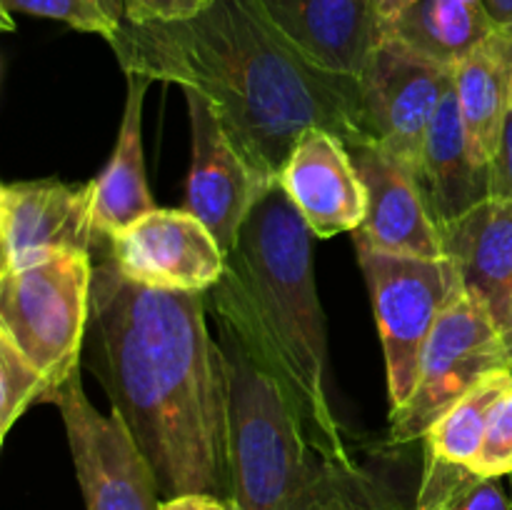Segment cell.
Masks as SVG:
<instances>
[{
  "label": "cell",
  "instance_id": "1",
  "mask_svg": "<svg viewBox=\"0 0 512 510\" xmlns=\"http://www.w3.org/2000/svg\"><path fill=\"white\" fill-rule=\"evenodd\" d=\"M95 255L85 365L150 460L163 500L230 498L228 383L203 293L125 278Z\"/></svg>",
  "mask_w": 512,
  "mask_h": 510
},
{
  "label": "cell",
  "instance_id": "2",
  "mask_svg": "<svg viewBox=\"0 0 512 510\" xmlns=\"http://www.w3.org/2000/svg\"><path fill=\"white\" fill-rule=\"evenodd\" d=\"M110 48L125 73L203 95L270 188L308 130H333L348 148L373 143L358 78L305 58L270 23L260 0H215L175 23L123 20Z\"/></svg>",
  "mask_w": 512,
  "mask_h": 510
},
{
  "label": "cell",
  "instance_id": "3",
  "mask_svg": "<svg viewBox=\"0 0 512 510\" xmlns=\"http://www.w3.org/2000/svg\"><path fill=\"white\" fill-rule=\"evenodd\" d=\"M210 300L220 328L280 385L313 448L333 463H353L328 393L313 233L280 185L243 223Z\"/></svg>",
  "mask_w": 512,
  "mask_h": 510
},
{
  "label": "cell",
  "instance_id": "4",
  "mask_svg": "<svg viewBox=\"0 0 512 510\" xmlns=\"http://www.w3.org/2000/svg\"><path fill=\"white\" fill-rule=\"evenodd\" d=\"M228 383V480L233 510H310L333 460L310 443L280 385L220 328Z\"/></svg>",
  "mask_w": 512,
  "mask_h": 510
},
{
  "label": "cell",
  "instance_id": "5",
  "mask_svg": "<svg viewBox=\"0 0 512 510\" xmlns=\"http://www.w3.org/2000/svg\"><path fill=\"white\" fill-rule=\"evenodd\" d=\"M95 260L60 253L0 273V333L8 335L55 390L80 370L93 305Z\"/></svg>",
  "mask_w": 512,
  "mask_h": 510
},
{
  "label": "cell",
  "instance_id": "6",
  "mask_svg": "<svg viewBox=\"0 0 512 510\" xmlns=\"http://www.w3.org/2000/svg\"><path fill=\"white\" fill-rule=\"evenodd\" d=\"M355 250L383 343L393 413L413 395L430 333L443 310L463 290V283L448 258L393 255L368 245H355Z\"/></svg>",
  "mask_w": 512,
  "mask_h": 510
},
{
  "label": "cell",
  "instance_id": "7",
  "mask_svg": "<svg viewBox=\"0 0 512 510\" xmlns=\"http://www.w3.org/2000/svg\"><path fill=\"white\" fill-rule=\"evenodd\" d=\"M503 368H508L503 330L483 300L460 290L430 333L413 395L390 413V443L423 440L465 393Z\"/></svg>",
  "mask_w": 512,
  "mask_h": 510
},
{
  "label": "cell",
  "instance_id": "8",
  "mask_svg": "<svg viewBox=\"0 0 512 510\" xmlns=\"http://www.w3.org/2000/svg\"><path fill=\"white\" fill-rule=\"evenodd\" d=\"M88 510H160L158 478L118 413L88 400L80 370L53 393Z\"/></svg>",
  "mask_w": 512,
  "mask_h": 510
},
{
  "label": "cell",
  "instance_id": "9",
  "mask_svg": "<svg viewBox=\"0 0 512 510\" xmlns=\"http://www.w3.org/2000/svg\"><path fill=\"white\" fill-rule=\"evenodd\" d=\"M453 83L450 65L420 55L400 40H380L358 78L370 140L415 173L430 123Z\"/></svg>",
  "mask_w": 512,
  "mask_h": 510
},
{
  "label": "cell",
  "instance_id": "10",
  "mask_svg": "<svg viewBox=\"0 0 512 510\" xmlns=\"http://www.w3.org/2000/svg\"><path fill=\"white\" fill-rule=\"evenodd\" d=\"M93 220L90 183H8L0 188V273L28 268L60 253H88L103 248Z\"/></svg>",
  "mask_w": 512,
  "mask_h": 510
},
{
  "label": "cell",
  "instance_id": "11",
  "mask_svg": "<svg viewBox=\"0 0 512 510\" xmlns=\"http://www.w3.org/2000/svg\"><path fill=\"white\" fill-rule=\"evenodd\" d=\"M103 253L135 283L190 293L213 288L228 258L215 235L183 208H155L105 240Z\"/></svg>",
  "mask_w": 512,
  "mask_h": 510
},
{
  "label": "cell",
  "instance_id": "12",
  "mask_svg": "<svg viewBox=\"0 0 512 510\" xmlns=\"http://www.w3.org/2000/svg\"><path fill=\"white\" fill-rule=\"evenodd\" d=\"M185 100L193 130V163L183 210L195 215L228 255L248 215L275 185L270 188L253 173L203 95L185 90Z\"/></svg>",
  "mask_w": 512,
  "mask_h": 510
},
{
  "label": "cell",
  "instance_id": "13",
  "mask_svg": "<svg viewBox=\"0 0 512 510\" xmlns=\"http://www.w3.org/2000/svg\"><path fill=\"white\" fill-rule=\"evenodd\" d=\"M278 185L303 215L313 238L355 233L368 215V188L348 143L333 130H308L280 170Z\"/></svg>",
  "mask_w": 512,
  "mask_h": 510
},
{
  "label": "cell",
  "instance_id": "14",
  "mask_svg": "<svg viewBox=\"0 0 512 510\" xmlns=\"http://www.w3.org/2000/svg\"><path fill=\"white\" fill-rule=\"evenodd\" d=\"M350 153L368 188V215L353 233L355 245L413 258H445L440 228L413 170L378 143L350 145Z\"/></svg>",
  "mask_w": 512,
  "mask_h": 510
},
{
  "label": "cell",
  "instance_id": "15",
  "mask_svg": "<svg viewBox=\"0 0 512 510\" xmlns=\"http://www.w3.org/2000/svg\"><path fill=\"white\" fill-rule=\"evenodd\" d=\"M270 23L315 65L360 78L383 40L375 0H260Z\"/></svg>",
  "mask_w": 512,
  "mask_h": 510
},
{
  "label": "cell",
  "instance_id": "16",
  "mask_svg": "<svg viewBox=\"0 0 512 510\" xmlns=\"http://www.w3.org/2000/svg\"><path fill=\"white\" fill-rule=\"evenodd\" d=\"M445 258L465 293L483 300L505 333L512 315V203L488 198L440 225Z\"/></svg>",
  "mask_w": 512,
  "mask_h": 510
},
{
  "label": "cell",
  "instance_id": "17",
  "mask_svg": "<svg viewBox=\"0 0 512 510\" xmlns=\"http://www.w3.org/2000/svg\"><path fill=\"white\" fill-rule=\"evenodd\" d=\"M415 180L438 228L490 198V168L473 158L455 83L425 135Z\"/></svg>",
  "mask_w": 512,
  "mask_h": 510
},
{
  "label": "cell",
  "instance_id": "18",
  "mask_svg": "<svg viewBox=\"0 0 512 510\" xmlns=\"http://www.w3.org/2000/svg\"><path fill=\"white\" fill-rule=\"evenodd\" d=\"M125 78L128 95L118 140L108 165L93 180V220L105 240L155 210L143 153V103L153 80L135 73H125Z\"/></svg>",
  "mask_w": 512,
  "mask_h": 510
},
{
  "label": "cell",
  "instance_id": "19",
  "mask_svg": "<svg viewBox=\"0 0 512 510\" xmlns=\"http://www.w3.org/2000/svg\"><path fill=\"white\" fill-rule=\"evenodd\" d=\"M473 158L488 165L512 108V30L498 28L453 68Z\"/></svg>",
  "mask_w": 512,
  "mask_h": 510
},
{
  "label": "cell",
  "instance_id": "20",
  "mask_svg": "<svg viewBox=\"0 0 512 510\" xmlns=\"http://www.w3.org/2000/svg\"><path fill=\"white\" fill-rule=\"evenodd\" d=\"M493 30L498 25L483 0H400L383 15V38L400 40L450 68Z\"/></svg>",
  "mask_w": 512,
  "mask_h": 510
},
{
  "label": "cell",
  "instance_id": "21",
  "mask_svg": "<svg viewBox=\"0 0 512 510\" xmlns=\"http://www.w3.org/2000/svg\"><path fill=\"white\" fill-rule=\"evenodd\" d=\"M512 390V373L508 368L485 375L470 393H465L423 438L425 448L433 450L450 463L468 465L478 460L485 440V428L493 408L503 395Z\"/></svg>",
  "mask_w": 512,
  "mask_h": 510
},
{
  "label": "cell",
  "instance_id": "22",
  "mask_svg": "<svg viewBox=\"0 0 512 510\" xmlns=\"http://www.w3.org/2000/svg\"><path fill=\"white\" fill-rule=\"evenodd\" d=\"M413 510H512V498L500 488V478H485L425 448Z\"/></svg>",
  "mask_w": 512,
  "mask_h": 510
},
{
  "label": "cell",
  "instance_id": "23",
  "mask_svg": "<svg viewBox=\"0 0 512 510\" xmlns=\"http://www.w3.org/2000/svg\"><path fill=\"white\" fill-rule=\"evenodd\" d=\"M53 393L55 388L28 355L0 333V440H5L30 405L50 403Z\"/></svg>",
  "mask_w": 512,
  "mask_h": 510
},
{
  "label": "cell",
  "instance_id": "24",
  "mask_svg": "<svg viewBox=\"0 0 512 510\" xmlns=\"http://www.w3.org/2000/svg\"><path fill=\"white\" fill-rule=\"evenodd\" d=\"M3 13H25L35 18L60 20L83 33L110 40L125 20L123 0H3Z\"/></svg>",
  "mask_w": 512,
  "mask_h": 510
},
{
  "label": "cell",
  "instance_id": "25",
  "mask_svg": "<svg viewBox=\"0 0 512 510\" xmlns=\"http://www.w3.org/2000/svg\"><path fill=\"white\" fill-rule=\"evenodd\" d=\"M310 510H400L393 493L358 463H335Z\"/></svg>",
  "mask_w": 512,
  "mask_h": 510
},
{
  "label": "cell",
  "instance_id": "26",
  "mask_svg": "<svg viewBox=\"0 0 512 510\" xmlns=\"http://www.w3.org/2000/svg\"><path fill=\"white\" fill-rule=\"evenodd\" d=\"M473 470L485 478L512 475V390L498 400L490 413L483 448L473 463Z\"/></svg>",
  "mask_w": 512,
  "mask_h": 510
},
{
  "label": "cell",
  "instance_id": "27",
  "mask_svg": "<svg viewBox=\"0 0 512 510\" xmlns=\"http://www.w3.org/2000/svg\"><path fill=\"white\" fill-rule=\"evenodd\" d=\"M215 0H123L130 23H175L208 10Z\"/></svg>",
  "mask_w": 512,
  "mask_h": 510
},
{
  "label": "cell",
  "instance_id": "28",
  "mask_svg": "<svg viewBox=\"0 0 512 510\" xmlns=\"http://www.w3.org/2000/svg\"><path fill=\"white\" fill-rule=\"evenodd\" d=\"M490 198L512 203V108L505 118L498 150L490 160Z\"/></svg>",
  "mask_w": 512,
  "mask_h": 510
},
{
  "label": "cell",
  "instance_id": "29",
  "mask_svg": "<svg viewBox=\"0 0 512 510\" xmlns=\"http://www.w3.org/2000/svg\"><path fill=\"white\" fill-rule=\"evenodd\" d=\"M223 500L205 498V495H183V498L163 500L160 510H215V505Z\"/></svg>",
  "mask_w": 512,
  "mask_h": 510
},
{
  "label": "cell",
  "instance_id": "30",
  "mask_svg": "<svg viewBox=\"0 0 512 510\" xmlns=\"http://www.w3.org/2000/svg\"><path fill=\"white\" fill-rule=\"evenodd\" d=\"M485 8L498 28L512 30V0H485Z\"/></svg>",
  "mask_w": 512,
  "mask_h": 510
},
{
  "label": "cell",
  "instance_id": "31",
  "mask_svg": "<svg viewBox=\"0 0 512 510\" xmlns=\"http://www.w3.org/2000/svg\"><path fill=\"white\" fill-rule=\"evenodd\" d=\"M503 338H505V350H508V368H510V373H512V325H510L508 330H505Z\"/></svg>",
  "mask_w": 512,
  "mask_h": 510
},
{
  "label": "cell",
  "instance_id": "32",
  "mask_svg": "<svg viewBox=\"0 0 512 510\" xmlns=\"http://www.w3.org/2000/svg\"><path fill=\"white\" fill-rule=\"evenodd\" d=\"M375 3H378V8H380V15H385V13H388V10H393L395 5L400 3V0H375Z\"/></svg>",
  "mask_w": 512,
  "mask_h": 510
},
{
  "label": "cell",
  "instance_id": "33",
  "mask_svg": "<svg viewBox=\"0 0 512 510\" xmlns=\"http://www.w3.org/2000/svg\"><path fill=\"white\" fill-rule=\"evenodd\" d=\"M215 510H233V508H230L228 503H218V505H215Z\"/></svg>",
  "mask_w": 512,
  "mask_h": 510
},
{
  "label": "cell",
  "instance_id": "34",
  "mask_svg": "<svg viewBox=\"0 0 512 510\" xmlns=\"http://www.w3.org/2000/svg\"><path fill=\"white\" fill-rule=\"evenodd\" d=\"M510 325H512V315H510V323H508V328H510ZM508 328H505V330H508Z\"/></svg>",
  "mask_w": 512,
  "mask_h": 510
},
{
  "label": "cell",
  "instance_id": "35",
  "mask_svg": "<svg viewBox=\"0 0 512 510\" xmlns=\"http://www.w3.org/2000/svg\"><path fill=\"white\" fill-rule=\"evenodd\" d=\"M510 498H512V495H510Z\"/></svg>",
  "mask_w": 512,
  "mask_h": 510
}]
</instances>
